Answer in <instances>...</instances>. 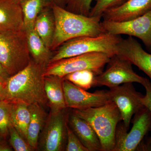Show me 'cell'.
Wrapping results in <instances>:
<instances>
[{
  "label": "cell",
  "instance_id": "obj_35",
  "mask_svg": "<svg viewBox=\"0 0 151 151\" xmlns=\"http://www.w3.org/2000/svg\"><path fill=\"white\" fill-rule=\"evenodd\" d=\"M6 80H5L0 76V84H5L6 83Z\"/></svg>",
  "mask_w": 151,
  "mask_h": 151
},
{
  "label": "cell",
  "instance_id": "obj_21",
  "mask_svg": "<svg viewBox=\"0 0 151 151\" xmlns=\"http://www.w3.org/2000/svg\"><path fill=\"white\" fill-rule=\"evenodd\" d=\"M30 119L31 113L28 105L21 103H12L11 122L20 135L26 141Z\"/></svg>",
  "mask_w": 151,
  "mask_h": 151
},
{
  "label": "cell",
  "instance_id": "obj_26",
  "mask_svg": "<svg viewBox=\"0 0 151 151\" xmlns=\"http://www.w3.org/2000/svg\"><path fill=\"white\" fill-rule=\"evenodd\" d=\"M9 144L16 151L34 150L26 141L20 135L11 122L9 128Z\"/></svg>",
  "mask_w": 151,
  "mask_h": 151
},
{
  "label": "cell",
  "instance_id": "obj_29",
  "mask_svg": "<svg viewBox=\"0 0 151 151\" xmlns=\"http://www.w3.org/2000/svg\"><path fill=\"white\" fill-rule=\"evenodd\" d=\"M146 90V94L141 99L143 106L147 108L151 113V82L149 79L143 86Z\"/></svg>",
  "mask_w": 151,
  "mask_h": 151
},
{
  "label": "cell",
  "instance_id": "obj_24",
  "mask_svg": "<svg viewBox=\"0 0 151 151\" xmlns=\"http://www.w3.org/2000/svg\"><path fill=\"white\" fill-rule=\"evenodd\" d=\"M11 108L12 103L5 100L0 101V136L5 139L9 135Z\"/></svg>",
  "mask_w": 151,
  "mask_h": 151
},
{
  "label": "cell",
  "instance_id": "obj_2",
  "mask_svg": "<svg viewBox=\"0 0 151 151\" xmlns=\"http://www.w3.org/2000/svg\"><path fill=\"white\" fill-rule=\"evenodd\" d=\"M51 7L55 23L51 50L75 38L96 37L106 33L101 19L74 13L52 2Z\"/></svg>",
  "mask_w": 151,
  "mask_h": 151
},
{
  "label": "cell",
  "instance_id": "obj_16",
  "mask_svg": "<svg viewBox=\"0 0 151 151\" xmlns=\"http://www.w3.org/2000/svg\"><path fill=\"white\" fill-rule=\"evenodd\" d=\"M21 6L14 0H0V32L24 29Z\"/></svg>",
  "mask_w": 151,
  "mask_h": 151
},
{
  "label": "cell",
  "instance_id": "obj_11",
  "mask_svg": "<svg viewBox=\"0 0 151 151\" xmlns=\"http://www.w3.org/2000/svg\"><path fill=\"white\" fill-rule=\"evenodd\" d=\"M102 24L106 32L114 35H125L138 38L147 48H151V10L142 16L128 21L103 20Z\"/></svg>",
  "mask_w": 151,
  "mask_h": 151
},
{
  "label": "cell",
  "instance_id": "obj_4",
  "mask_svg": "<svg viewBox=\"0 0 151 151\" xmlns=\"http://www.w3.org/2000/svg\"><path fill=\"white\" fill-rule=\"evenodd\" d=\"M30 56L25 30L0 32V64L9 76L26 67Z\"/></svg>",
  "mask_w": 151,
  "mask_h": 151
},
{
  "label": "cell",
  "instance_id": "obj_32",
  "mask_svg": "<svg viewBox=\"0 0 151 151\" xmlns=\"http://www.w3.org/2000/svg\"><path fill=\"white\" fill-rule=\"evenodd\" d=\"M0 76L5 80H6L8 78L10 77L4 69V68H3L2 65H1V64H0Z\"/></svg>",
  "mask_w": 151,
  "mask_h": 151
},
{
  "label": "cell",
  "instance_id": "obj_19",
  "mask_svg": "<svg viewBox=\"0 0 151 151\" xmlns=\"http://www.w3.org/2000/svg\"><path fill=\"white\" fill-rule=\"evenodd\" d=\"M31 119L28 129L27 143L34 150L37 148L40 135L47 119V114L42 106L38 104L28 105Z\"/></svg>",
  "mask_w": 151,
  "mask_h": 151
},
{
  "label": "cell",
  "instance_id": "obj_34",
  "mask_svg": "<svg viewBox=\"0 0 151 151\" xmlns=\"http://www.w3.org/2000/svg\"><path fill=\"white\" fill-rule=\"evenodd\" d=\"M146 144L151 150V137H150L147 139V144Z\"/></svg>",
  "mask_w": 151,
  "mask_h": 151
},
{
  "label": "cell",
  "instance_id": "obj_1",
  "mask_svg": "<svg viewBox=\"0 0 151 151\" xmlns=\"http://www.w3.org/2000/svg\"><path fill=\"white\" fill-rule=\"evenodd\" d=\"M45 68L31 59L24 69L6 80L4 100L28 105H48L44 81Z\"/></svg>",
  "mask_w": 151,
  "mask_h": 151
},
{
  "label": "cell",
  "instance_id": "obj_28",
  "mask_svg": "<svg viewBox=\"0 0 151 151\" xmlns=\"http://www.w3.org/2000/svg\"><path fill=\"white\" fill-rule=\"evenodd\" d=\"M66 129L67 144L65 147V151H89L71 129L68 125V122L66 125Z\"/></svg>",
  "mask_w": 151,
  "mask_h": 151
},
{
  "label": "cell",
  "instance_id": "obj_36",
  "mask_svg": "<svg viewBox=\"0 0 151 151\" xmlns=\"http://www.w3.org/2000/svg\"><path fill=\"white\" fill-rule=\"evenodd\" d=\"M14 1L16 2H17V3H18V4H20L22 2L24 1L25 0H14Z\"/></svg>",
  "mask_w": 151,
  "mask_h": 151
},
{
  "label": "cell",
  "instance_id": "obj_25",
  "mask_svg": "<svg viewBox=\"0 0 151 151\" xmlns=\"http://www.w3.org/2000/svg\"><path fill=\"white\" fill-rule=\"evenodd\" d=\"M94 6L92 7L89 16L102 19L106 11L122 4L127 0H94Z\"/></svg>",
  "mask_w": 151,
  "mask_h": 151
},
{
  "label": "cell",
  "instance_id": "obj_17",
  "mask_svg": "<svg viewBox=\"0 0 151 151\" xmlns=\"http://www.w3.org/2000/svg\"><path fill=\"white\" fill-rule=\"evenodd\" d=\"M44 81L45 90L50 112H58L67 108L63 91V77L47 76H44Z\"/></svg>",
  "mask_w": 151,
  "mask_h": 151
},
{
  "label": "cell",
  "instance_id": "obj_33",
  "mask_svg": "<svg viewBox=\"0 0 151 151\" xmlns=\"http://www.w3.org/2000/svg\"><path fill=\"white\" fill-rule=\"evenodd\" d=\"M50 1L52 3H55L58 5L63 7V6H65L66 0H50Z\"/></svg>",
  "mask_w": 151,
  "mask_h": 151
},
{
  "label": "cell",
  "instance_id": "obj_15",
  "mask_svg": "<svg viewBox=\"0 0 151 151\" xmlns=\"http://www.w3.org/2000/svg\"><path fill=\"white\" fill-rule=\"evenodd\" d=\"M68 122L70 128L89 151H102V146L96 132L87 122L72 111Z\"/></svg>",
  "mask_w": 151,
  "mask_h": 151
},
{
  "label": "cell",
  "instance_id": "obj_27",
  "mask_svg": "<svg viewBox=\"0 0 151 151\" xmlns=\"http://www.w3.org/2000/svg\"><path fill=\"white\" fill-rule=\"evenodd\" d=\"M94 0H66L65 9L74 13L89 16Z\"/></svg>",
  "mask_w": 151,
  "mask_h": 151
},
{
  "label": "cell",
  "instance_id": "obj_20",
  "mask_svg": "<svg viewBox=\"0 0 151 151\" xmlns=\"http://www.w3.org/2000/svg\"><path fill=\"white\" fill-rule=\"evenodd\" d=\"M55 28L54 16L50 4L40 12L34 24L35 31L50 49L53 40Z\"/></svg>",
  "mask_w": 151,
  "mask_h": 151
},
{
  "label": "cell",
  "instance_id": "obj_7",
  "mask_svg": "<svg viewBox=\"0 0 151 151\" xmlns=\"http://www.w3.org/2000/svg\"><path fill=\"white\" fill-rule=\"evenodd\" d=\"M124 124L116 128L115 144L113 151H134L143 139L151 131V113L144 107L134 115L133 126L128 132Z\"/></svg>",
  "mask_w": 151,
  "mask_h": 151
},
{
  "label": "cell",
  "instance_id": "obj_5",
  "mask_svg": "<svg viewBox=\"0 0 151 151\" xmlns=\"http://www.w3.org/2000/svg\"><path fill=\"white\" fill-rule=\"evenodd\" d=\"M120 35L105 33L98 36L80 37L65 42L57 49L50 63L59 60L92 52L105 53L112 57L116 55Z\"/></svg>",
  "mask_w": 151,
  "mask_h": 151
},
{
  "label": "cell",
  "instance_id": "obj_30",
  "mask_svg": "<svg viewBox=\"0 0 151 151\" xmlns=\"http://www.w3.org/2000/svg\"><path fill=\"white\" fill-rule=\"evenodd\" d=\"M6 140L5 139L0 136V151H12V148Z\"/></svg>",
  "mask_w": 151,
  "mask_h": 151
},
{
  "label": "cell",
  "instance_id": "obj_13",
  "mask_svg": "<svg viewBox=\"0 0 151 151\" xmlns=\"http://www.w3.org/2000/svg\"><path fill=\"white\" fill-rule=\"evenodd\" d=\"M116 55L129 61L146 73L151 80V54L145 51L132 37L122 39L118 45Z\"/></svg>",
  "mask_w": 151,
  "mask_h": 151
},
{
  "label": "cell",
  "instance_id": "obj_12",
  "mask_svg": "<svg viewBox=\"0 0 151 151\" xmlns=\"http://www.w3.org/2000/svg\"><path fill=\"white\" fill-rule=\"evenodd\" d=\"M109 93L111 102L116 104L121 113L124 127L129 130L133 116L145 107L141 101L143 95L131 83L111 88Z\"/></svg>",
  "mask_w": 151,
  "mask_h": 151
},
{
  "label": "cell",
  "instance_id": "obj_23",
  "mask_svg": "<svg viewBox=\"0 0 151 151\" xmlns=\"http://www.w3.org/2000/svg\"><path fill=\"white\" fill-rule=\"evenodd\" d=\"M96 75L92 70H78L65 76L63 78L79 88L88 90L93 86Z\"/></svg>",
  "mask_w": 151,
  "mask_h": 151
},
{
  "label": "cell",
  "instance_id": "obj_9",
  "mask_svg": "<svg viewBox=\"0 0 151 151\" xmlns=\"http://www.w3.org/2000/svg\"><path fill=\"white\" fill-rule=\"evenodd\" d=\"M65 109L58 112H50L47 117L41 132L40 146L42 150H63L67 139L66 125L69 115L65 113Z\"/></svg>",
  "mask_w": 151,
  "mask_h": 151
},
{
  "label": "cell",
  "instance_id": "obj_3",
  "mask_svg": "<svg viewBox=\"0 0 151 151\" xmlns=\"http://www.w3.org/2000/svg\"><path fill=\"white\" fill-rule=\"evenodd\" d=\"M72 111L94 129L100 139L102 151H113L116 128L122 121V115L115 103L111 102L97 108L73 109Z\"/></svg>",
  "mask_w": 151,
  "mask_h": 151
},
{
  "label": "cell",
  "instance_id": "obj_31",
  "mask_svg": "<svg viewBox=\"0 0 151 151\" xmlns=\"http://www.w3.org/2000/svg\"><path fill=\"white\" fill-rule=\"evenodd\" d=\"M5 96V84H0V101L4 100Z\"/></svg>",
  "mask_w": 151,
  "mask_h": 151
},
{
  "label": "cell",
  "instance_id": "obj_22",
  "mask_svg": "<svg viewBox=\"0 0 151 151\" xmlns=\"http://www.w3.org/2000/svg\"><path fill=\"white\" fill-rule=\"evenodd\" d=\"M50 0H25L20 4L23 15L24 29L34 27L36 19L45 8L50 5Z\"/></svg>",
  "mask_w": 151,
  "mask_h": 151
},
{
  "label": "cell",
  "instance_id": "obj_18",
  "mask_svg": "<svg viewBox=\"0 0 151 151\" xmlns=\"http://www.w3.org/2000/svg\"><path fill=\"white\" fill-rule=\"evenodd\" d=\"M25 30L30 53L32 59L36 63L46 68L53 55L51 50L46 46L35 31L34 27Z\"/></svg>",
  "mask_w": 151,
  "mask_h": 151
},
{
  "label": "cell",
  "instance_id": "obj_10",
  "mask_svg": "<svg viewBox=\"0 0 151 151\" xmlns=\"http://www.w3.org/2000/svg\"><path fill=\"white\" fill-rule=\"evenodd\" d=\"M63 88L67 108L80 110L97 108L111 102L109 90H97L90 93L65 79Z\"/></svg>",
  "mask_w": 151,
  "mask_h": 151
},
{
  "label": "cell",
  "instance_id": "obj_6",
  "mask_svg": "<svg viewBox=\"0 0 151 151\" xmlns=\"http://www.w3.org/2000/svg\"><path fill=\"white\" fill-rule=\"evenodd\" d=\"M111 57L103 52H92L63 58L49 63L44 75L64 77L69 73L83 70H92L96 76L103 71Z\"/></svg>",
  "mask_w": 151,
  "mask_h": 151
},
{
  "label": "cell",
  "instance_id": "obj_14",
  "mask_svg": "<svg viewBox=\"0 0 151 151\" xmlns=\"http://www.w3.org/2000/svg\"><path fill=\"white\" fill-rule=\"evenodd\" d=\"M151 10V0H127L103 14V20L128 21L145 14Z\"/></svg>",
  "mask_w": 151,
  "mask_h": 151
},
{
  "label": "cell",
  "instance_id": "obj_8",
  "mask_svg": "<svg viewBox=\"0 0 151 151\" xmlns=\"http://www.w3.org/2000/svg\"><path fill=\"white\" fill-rule=\"evenodd\" d=\"M106 69L96 76L93 86H106L111 89L126 83H139L144 86L148 79L138 75L129 60L115 55L107 64Z\"/></svg>",
  "mask_w": 151,
  "mask_h": 151
}]
</instances>
